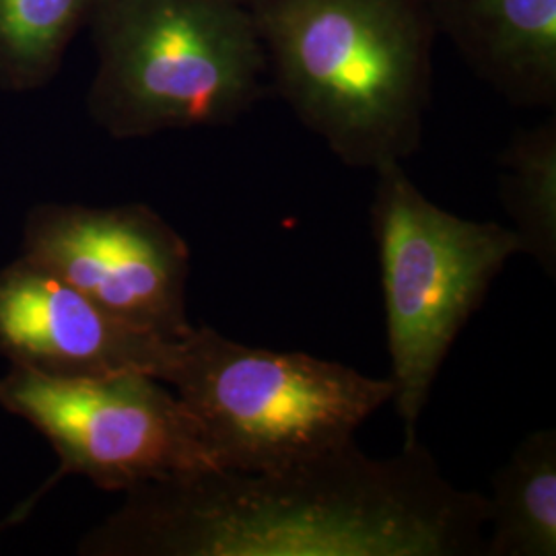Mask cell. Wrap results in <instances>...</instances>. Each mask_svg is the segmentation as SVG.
Here are the masks:
<instances>
[{"label": "cell", "instance_id": "1", "mask_svg": "<svg viewBox=\"0 0 556 556\" xmlns=\"http://www.w3.org/2000/svg\"><path fill=\"white\" fill-rule=\"evenodd\" d=\"M80 540L85 556H482L489 498L443 477L415 439L349 441L266 472L149 482Z\"/></svg>", "mask_w": 556, "mask_h": 556}, {"label": "cell", "instance_id": "2", "mask_svg": "<svg viewBox=\"0 0 556 556\" xmlns=\"http://www.w3.org/2000/svg\"><path fill=\"white\" fill-rule=\"evenodd\" d=\"M278 96L346 167L420 147L431 105L433 0H248Z\"/></svg>", "mask_w": 556, "mask_h": 556}, {"label": "cell", "instance_id": "3", "mask_svg": "<svg viewBox=\"0 0 556 556\" xmlns=\"http://www.w3.org/2000/svg\"><path fill=\"white\" fill-rule=\"evenodd\" d=\"M87 112L116 140L236 124L268 73L248 0H96Z\"/></svg>", "mask_w": 556, "mask_h": 556}, {"label": "cell", "instance_id": "4", "mask_svg": "<svg viewBox=\"0 0 556 556\" xmlns=\"http://www.w3.org/2000/svg\"><path fill=\"white\" fill-rule=\"evenodd\" d=\"M161 381L199 422L219 470L231 472L277 470L337 450L394 396L390 378L250 346L208 326L179 338Z\"/></svg>", "mask_w": 556, "mask_h": 556}, {"label": "cell", "instance_id": "5", "mask_svg": "<svg viewBox=\"0 0 556 556\" xmlns=\"http://www.w3.org/2000/svg\"><path fill=\"white\" fill-rule=\"evenodd\" d=\"M378 245L394 408L404 443L464 326L507 262L521 254L511 227L457 217L427 199L402 163L376 172L369 211Z\"/></svg>", "mask_w": 556, "mask_h": 556}, {"label": "cell", "instance_id": "6", "mask_svg": "<svg viewBox=\"0 0 556 556\" xmlns=\"http://www.w3.org/2000/svg\"><path fill=\"white\" fill-rule=\"evenodd\" d=\"M0 406L48 439L60 475H79L103 491L219 470L176 392L147 374L48 378L11 367L0 378Z\"/></svg>", "mask_w": 556, "mask_h": 556}, {"label": "cell", "instance_id": "7", "mask_svg": "<svg viewBox=\"0 0 556 556\" xmlns=\"http://www.w3.org/2000/svg\"><path fill=\"white\" fill-rule=\"evenodd\" d=\"M21 258L149 334L179 340L194 328L188 319L190 248L142 202L38 204L23 227Z\"/></svg>", "mask_w": 556, "mask_h": 556}, {"label": "cell", "instance_id": "8", "mask_svg": "<svg viewBox=\"0 0 556 556\" xmlns=\"http://www.w3.org/2000/svg\"><path fill=\"white\" fill-rule=\"evenodd\" d=\"M176 342L112 316L29 260L0 268V355L11 367L48 378L132 371L161 379Z\"/></svg>", "mask_w": 556, "mask_h": 556}, {"label": "cell", "instance_id": "9", "mask_svg": "<svg viewBox=\"0 0 556 556\" xmlns=\"http://www.w3.org/2000/svg\"><path fill=\"white\" fill-rule=\"evenodd\" d=\"M439 34L517 108L555 110L556 0H433Z\"/></svg>", "mask_w": 556, "mask_h": 556}, {"label": "cell", "instance_id": "10", "mask_svg": "<svg viewBox=\"0 0 556 556\" xmlns=\"http://www.w3.org/2000/svg\"><path fill=\"white\" fill-rule=\"evenodd\" d=\"M482 556L556 555V431L519 441L493 480Z\"/></svg>", "mask_w": 556, "mask_h": 556}, {"label": "cell", "instance_id": "11", "mask_svg": "<svg viewBox=\"0 0 556 556\" xmlns=\"http://www.w3.org/2000/svg\"><path fill=\"white\" fill-rule=\"evenodd\" d=\"M498 199L521 254L556 275V119L516 132L498 157Z\"/></svg>", "mask_w": 556, "mask_h": 556}, {"label": "cell", "instance_id": "12", "mask_svg": "<svg viewBox=\"0 0 556 556\" xmlns=\"http://www.w3.org/2000/svg\"><path fill=\"white\" fill-rule=\"evenodd\" d=\"M96 0H0V89L27 93L52 83Z\"/></svg>", "mask_w": 556, "mask_h": 556}]
</instances>
